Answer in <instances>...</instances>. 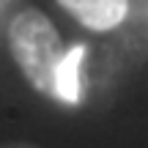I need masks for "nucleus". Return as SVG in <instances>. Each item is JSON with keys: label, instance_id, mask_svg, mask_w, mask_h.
Instances as JSON below:
<instances>
[{"label": "nucleus", "instance_id": "f257e3e1", "mask_svg": "<svg viewBox=\"0 0 148 148\" xmlns=\"http://www.w3.org/2000/svg\"><path fill=\"white\" fill-rule=\"evenodd\" d=\"M8 49L25 79L38 93H52L55 71L63 58L55 22L38 8H25L8 22Z\"/></svg>", "mask_w": 148, "mask_h": 148}, {"label": "nucleus", "instance_id": "f03ea898", "mask_svg": "<svg viewBox=\"0 0 148 148\" xmlns=\"http://www.w3.org/2000/svg\"><path fill=\"white\" fill-rule=\"evenodd\" d=\"M60 8H66L79 25L90 30H112L126 19L129 0H58Z\"/></svg>", "mask_w": 148, "mask_h": 148}, {"label": "nucleus", "instance_id": "7ed1b4c3", "mask_svg": "<svg viewBox=\"0 0 148 148\" xmlns=\"http://www.w3.org/2000/svg\"><path fill=\"white\" fill-rule=\"evenodd\" d=\"M82 60H85V47L77 44L69 52H63V58L58 63L52 93L66 104H77L79 101V66H82Z\"/></svg>", "mask_w": 148, "mask_h": 148}, {"label": "nucleus", "instance_id": "20e7f679", "mask_svg": "<svg viewBox=\"0 0 148 148\" xmlns=\"http://www.w3.org/2000/svg\"><path fill=\"white\" fill-rule=\"evenodd\" d=\"M0 148H36V145H30V143H5Z\"/></svg>", "mask_w": 148, "mask_h": 148}]
</instances>
